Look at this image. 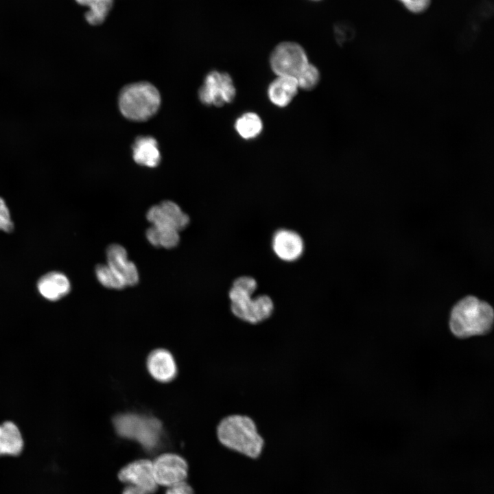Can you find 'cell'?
Listing matches in <instances>:
<instances>
[{
    "label": "cell",
    "mask_w": 494,
    "mask_h": 494,
    "mask_svg": "<svg viewBox=\"0 0 494 494\" xmlns=\"http://www.w3.org/2000/svg\"><path fill=\"white\" fill-rule=\"evenodd\" d=\"M295 78L299 89L311 91L318 84L320 74L318 69L309 62Z\"/></svg>",
    "instance_id": "cell-22"
},
{
    "label": "cell",
    "mask_w": 494,
    "mask_h": 494,
    "mask_svg": "<svg viewBox=\"0 0 494 494\" xmlns=\"http://www.w3.org/2000/svg\"><path fill=\"white\" fill-rule=\"evenodd\" d=\"M122 494H147L143 490L128 484L123 491Z\"/></svg>",
    "instance_id": "cell-26"
},
{
    "label": "cell",
    "mask_w": 494,
    "mask_h": 494,
    "mask_svg": "<svg viewBox=\"0 0 494 494\" xmlns=\"http://www.w3.org/2000/svg\"><path fill=\"white\" fill-rule=\"evenodd\" d=\"M153 471L158 485L172 486L184 482L187 475V464L185 460L175 454H163L154 462Z\"/></svg>",
    "instance_id": "cell-8"
},
{
    "label": "cell",
    "mask_w": 494,
    "mask_h": 494,
    "mask_svg": "<svg viewBox=\"0 0 494 494\" xmlns=\"http://www.w3.org/2000/svg\"><path fill=\"white\" fill-rule=\"evenodd\" d=\"M272 248L278 258L286 262H292L302 256L304 242L296 231L280 228L274 233Z\"/></svg>",
    "instance_id": "cell-11"
},
{
    "label": "cell",
    "mask_w": 494,
    "mask_h": 494,
    "mask_svg": "<svg viewBox=\"0 0 494 494\" xmlns=\"http://www.w3.org/2000/svg\"><path fill=\"white\" fill-rule=\"evenodd\" d=\"M216 435L223 446L251 458L259 457L264 447V439L257 424L247 414L233 413L224 416L216 427Z\"/></svg>",
    "instance_id": "cell-2"
},
{
    "label": "cell",
    "mask_w": 494,
    "mask_h": 494,
    "mask_svg": "<svg viewBox=\"0 0 494 494\" xmlns=\"http://www.w3.org/2000/svg\"><path fill=\"white\" fill-rule=\"evenodd\" d=\"M298 89L295 77L277 76L269 84L267 95L273 105L284 108L292 102Z\"/></svg>",
    "instance_id": "cell-15"
},
{
    "label": "cell",
    "mask_w": 494,
    "mask_h": 494,
    "mask_svg": "<svg viewBox=\"0 0 494 494\" xmlns=\"http://www.w3.org/2000/svg\"><path fill=\"white\" fill-rule=\"evenodd\" d=\"M165 494H193L192 488L185 481L168 487Z\"/></svg>",
    "instance_id": "cell-25"
},
{
    "label": "cell",
    "mask_w": 494,
    "mask_h": 494,
    "mask_svg": "<svg viewBox=\"0 0 494 494\" xmlns=\"http://www.w3.org/2000/svg\"><path fill=\"white\" fill-rule=\"evenodd\" d=\"M494 320L493 307L473 296L460 300L453 307L449 318L451 333L459 338L488 333Z\"/></svg>",
    "instance_id": "cell-3"
},
{
    "label": "cell",
    "mask_w": 494,
    "mask_h": 494,
    "mask_svg": "<svg viewBox=\"0 0 494 494\" xmlns=\"http://www.w3.org/2000/svg\"><path fill=\"white\" fill-rule=\"evenodd\" d=\"M257 288L256 280L250 276H242L233 283L228 292L232 314L239 320L257 325L268 320L274 311L273 300L266 294L252 297Z\"/></svg>",
    "instance_id": "cell-1"
},
{
    "label": "cell",
    "mask_w": 494,
    "mask_h": 494,
    "mask_svg": "<svg viewBox=\"0 0 494 494\" xmlns=\"http://www.w3.org/2000/svg\"><path fill=\"white\" fill-rule=\"evenodd\" d=\"M407 10L414 14L425 12L432 0H397Z\"/></svg>",
    "instance_id": "cell-24"
},
{
    "label": "cell",
    "mask_w": 494,
    "mask_h": 494,
    "mask_svg": "<svg viewBox=\"0 0 494 494\" xmlns=\"http://www.w3.org/2000/svg\"><path fill=\"white\" fill-rule=\"evenodd\" d=\"M134 161L140 165L155 167L161 161V153L156 139L152 137H138L132 145Z\"/></svg>",
    "instance_id": "cell-16"
},
{
    "label": "cell",
    "mask_w": 494,
    "mask_h": 494,
    "mask_svg": "<svg viewBox=\"0 0 494 494\" xmlns=\"http://www.w3.org/2000/svg\"><path fill=\"white\" fill-rule=\"evenodd\" d=\"M113 3V0H97L90 4L84 14L86 21L93 26L101 25L110 13Z\"/></svg>",
    "instance_id": "cell-20"
},
{
    "label": "cell",
    "mask_w": 494,
    "mask_h": 494,
    "mask_svg": "<svg viewBox=\"0 0 494 494\" xmlns=\"http://www.w3.org/2000/svg\"><path fill=\"white\" fill-rule=\"evenodd\" d=\"M113 425L120 436L136 440L147 450L155 449L161 438V423L152 416L135 413L120 414L114 418Z\"/></svg>",
    "instance_id": "cell-5"
},
{
    "label": "cell",
    "mask_w": 494,
    "mask_h": 494,
    "mask_svg": "<svg viewBox=\"0 0 494 494\" xmlns=\"http://www.w3.org/2000/svg\"><path fill=\"white\" fill-rule=\"evenodd\" d=\"M118 478L122 482L135 486L147 494H152L157 489L152 462L147 459L129 463L120 470Z\"/></svg>",
    "instance_id": "cell-9"
},
{
    "label": "cell",
    "mask_w": 494,
    "mask_h": 494,
    "mask_svg": "<svg viewBox=\"0 0 494 494\" xmlns=\"http://www.w3.org/2000/svg\"><path fill=\"white\" fill-rule=\"evenodd\" d=\"M234 128L241 138L245 140H252L261 134L263 124L258 114L254 112H246L237 118Z\"/></svg>",
    "instance_id": "cell-18"
},
{
    "label": "cell",
    "mask_w": 494,
    "mask_h": 494,
    "mask_svg": "<svg viewBox=\"0 0 494 494\" xmlns=\"http://www.w3.org/2000/svg\"><path fill=\"white\" fill-rule=\"evenodd\" d=\"M14 224L12 221L9 209L4 201L0 197V231L10 233L13 230Z\"/></svg>",
    "instance_id": "cell-23"
},
{
    "label": "cell",
    "mask_w": 494,
    "mask_h": 494,
    "mask_svg": "<svg viewBox=\"0 0 494 494\" xmlns=\"http://www.w3.org/2000/svg\"><path fill=\"white\" fill-rule=\"evenodd\" d=\"M161 95L157 89L147 82L130 84L124 87L119 95L120 112L128 119L144 121L158 111Z\"/></svg>",
    "instance_id": "cell-4"
},
{
    "label": "cell",
    "mask_w": 494,
    "mask_h": 494,
    "mask_svg": "<svg viewBox=\"0 0 494 494\" xmlns=\"http://www.w3.org/2000/svg\"><path fill=\"white\" fill-rule=\"evenodd\" d=\"M23 446L21 432L14 423L8 421L0 424V456H19Z\"/></svg>",
    "instance_id": "cell-17"
},
{
    "label": "cell",
    "mask_w": 494,
    "mask_h": 494,
    "mask_svg": "<svg viewBox=\"0 0 494 494\" xmlns=\"http://www.w3.org/2000/svg\"><path fill=\"white\" fill-rule=\"evenodd\" d=\"M146 237L152 246L168 249L176 247L180 241L178 231L176 229L153 225L146 231Z\"/></svg>",
    "instance_id": "cell-19"
},
{
    "label": "cell",
    "mask_w": 494,
    "mask_h": 494,
    "mask_svg": "<svg viewBox=\"0 0 494 494\" xmlns=\"http://www.w3.org/2000/svg\"><path fill=\"white\" fill-rule=\"evenodd\" d=\"M107 265L123 280L126 286L139 281V273L134 263L128 259L126 250L119 244H111L106 249Z\"/></svg>",
    "instance_id": "cell-12"
},
{
    "label": "cell",
    "mask_w": 494,
    "mask_h": 494,
    "mask_svg": "<svg viewBox=\"0 0 494 494\" xmlns=\"http://www.w3.org/2000/svg\"><path fill=\"white\" fill-rule=\"evenodd\" d=\"M270 66L277 76L296 77L309 62L304 48L296 42L278 44L270 56Z\"/></svg>",
    "instance_id": "cell-6"
},
{
    "label": "cell",
    "mask_w": 494,
    "mask_h": 494,
    "mask_svg": "<svg viewBox=\"0 0 494 494\" xmlns=\"http://www.w3.org/2000/svg\"><path fill=\"white\" fill-rule=\"evenodd\" d=\"M95 274L99 282L107 288L119 290L126 287L121 278L107 264H98Z\"/></svg>",
    "instance_id": "cell-21"
},
{
    "label": "cell",
    "mask_w": 494,
    "mask_h": 494,
    "mask_svg": "<svg viewBox=\"0 0 494 494\" xmlns=\"http://www.w3.org/2000/svg\"><path fill=\"white\" fill-rule=\"evenodd\" d=\"M40 294L50 301H57L67 295L71 283L65 274L60 272H50L41 277L37 283Z\"/></svg>",
    "instance_id": "cell-14"
},
{
    "label": "cell",
    "mask_w": 494,
    "mask_h": 494,
    "mask_svg": "<svg viewBox=\"0 0 494 494\" xmlns=\"http://www.w3.org/2000/svg\"><path fill=\"white\" fill-rule=\"evenodd\" d=\"M148 370L158 381L169 382L177 374V366L172 354L165 349L152 351L146 361Z\"/></svg>",
    "instance_id": "cell-13"
},
{
    "label": "cell",
    "mask_w": 494,
    "mask_h": 494,
    "mask_svg": "<svg viewBox=\"0 0 494 494\" xmlns=\"http://www.w3.org/2000/svg\"><path fill=\"white\" fill-rule=\"evenodd\" d=\"M147 219L153 226L174 228L178 231L189 223V216L176 203L170 200L152 207L147 213Z\"/></svg>",
    "instance_id": "cell-10"
},
{
    "label": "cell",
    "mask_w": 494,
    "mask_h": 494,
    "mask_svg": "<svg viewBox=\"0 0 494 494\" xmlns=\"http://www.w3.org/2000/svg\"><path fill=\"white\" fill-rule=\"evenodd\" d=\"M311 1H320V0H311Z\"/></svg>",
    "instance_id": "cell-28"
},
{
    "label": "cell",
    "mask_w": 494,
    "mask_h": 494,
    "mask_svg": "<svg viewBox=\"0 0 494 494\" xmlns=\"http://www.w3.org/2000/svg\"><path fill=\"white\" fill-rule=\"evenodd\" d=\"M97 0H75V1L80 5L88 7L90 4Z\"/></svg>",
    "instance_id": "cell-27"
},
{
    "label": "cell",
    "mask_w": 494,
    "mask_h": 494,
    "mask_svg": "<svg viewBox=\"0 0 494 494\" xmlns=\"http://www.w3.org/2000/svg\"><path fill=\"white\" fill-rule=\"evenodd\" d=\"M236 88L231 76L226 72L210 71L198 91L200 102L207 106L221 107L233 102Z\"/></svg>",
    "instance_id": "cell-7"
}]
</instances>
